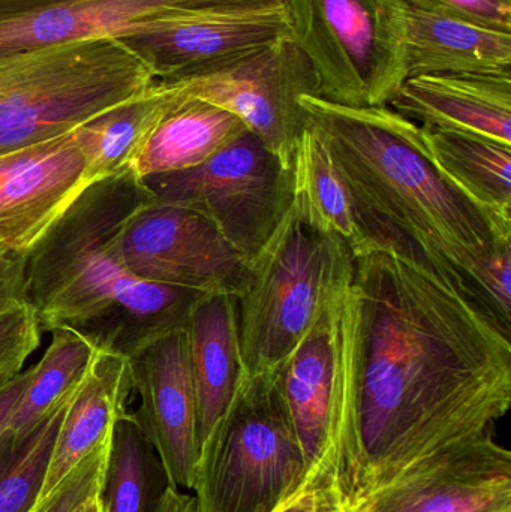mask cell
Returning <instances> with one entry per match:
<instances>
[{"label": "cell", "mask_w": 511, "mask_h": 512, "mask_svg": "<svg viewBox=\"0 0 511 512\" xmlns=\"http://www.w3.org/2000/svg\"><path fill=\"white\" fill-rule=\"evenodd\" d=\"M359 376L324 480L348 511L434 451L495 429L511 406V333L392 252L354 255Z\"/></svg>", "instance_id": "6da1fadb"}, {"label": "cell", "mask_w": 511, "mask_h": 512, "mask_svg": "<svg viewBox=\"0 0 511 512\" xmlns=\"http://www.w3.org/2000/svg\"><path fill=\"white\" fill-rule=\"evenodd\" d=\"M300 104L350 192L362 252H392L506 322L479 271L511 242V222L453 186L426 155L422 128L389 105L348 107L320 96H302Z\"/></svg>", "instance_id": "7a4b0ae2"}, {"label": "cell", "mask_w": 511, "mask_h": 512, "mask_svg": "<svg viewBox=\"0 0 511 512\" xmlns=\"http://www.w3.org/2000/svg\"><path fill=\"white\" fill-rule=\"evenodd\" d=\"M150 200L131 171L101 180L24 255L23 298L42 331L72 328L102 351L129 357L143 343L185 327L212 292L138 279L117 252V231Z\"/></svg>", "instance_id": "3957f363"}, {"label": "cell", "mask_w": 511, "mask_h": 512, "mask_svg": "<svg viewBox=\"0 0 511 512\" xmlns=\"http://www.w3.org/2000/svg\"><path fill=\"white\" fill-rule=\"evenodd\" d=\"M236 297L246 375L273 372L294 351L327 304L354 279V254L344 239L324 233L290 210Z\"/></svg>", "instance_id": "277c9868"}, {"label": "cell", "mask_w": 511, "mask_h": 512, "mask_svg": "<svg viewBox=\"0 0 511 512\" xmlns=\"http://www.w3.org/2000/svg\"><path fill=\"white\" fill-rule=\"evenodd\" d=\"M155 83L116 39L0 57V155L71 131Z\"/></svg>", "instance_id": "5b68a950"}, {"label": "cell", "mask_w": 511, "mask_h": 512, "mask_svg": "<svg viewBox=\"0 0 511 512\" xmlns=\"http://www.w3.org/2000/svg\"><path fill=\"white\" fill-rule=\"evenodd\" d=\"M312 474L267 372L243 381L201 442L191 492L198 512H275Z\"/></svg>", "instance_id": "8992f818"}, {"label": "cell", "mask_w": 511, "mask_h": 512, "mask_svg": "<svg viewBox=\"0 0 511 512\" xmlns=\"http://www.w3.org/2000/svg\"><path fill=\"white\" fill-rule=\"evenodd\" d=\"M291 39L321 96L348 107L389 104L407 80L405 0H282Z\"/></svg>", "instance_id": "52a82bcc"}, {"label": "cell", "mask_w": 511, "mask_h": 512, "mask_svg": "<svg viewBox=\"0 0 511 512\" xmlns=\"http://www.w3.org/2000/svg\"><path fill=\"white\" fill-rule=\"evenodd\" d=\"M141 182L155 203L176 204L209 219L248 262L260 254L293 203V168L249 131L198 167Z\"/></svg>", "instance_id": "ba28073f"}, {"label": "cell", "mask_w": 511, "mask_h": 512, "mask_svg": "<svg viewBox=\"0 0 511 512\" xmlns=\"http://www.w3.org/2000/svg\"><path fill=\"white\" fill-rule=\"evenodd\" d=\"M359 354L360 298L353 279L272 372L311 472L326 474L336 433L356 393Z\"/></svg>", "instance_id": "9c48e42d"}, {"label": "cell", "mask_w": 511, "mask_h": 512, "mask_svg": "<svg viewBox=\"0 0 511 512\" xmlns=\"http://www.w3.org/2000/svg\"><path fill=\"white\" fill-rule=\"evenodd\" d=\"M162 84L230 111L288 168L309 126L300 98L321 96L315 66L291 38L213 74Z\"/></svg>", "instance_id": "30bf717a"}, {"label": "cell", "mask_w": 511, "mask_h": 512, "mask_svg": "<svg viewBox=\"0 0 511 512\" xmlns=\"http://www.w3.org/2000/svg\"><path fill=\"white\" fill-rule=\"evenodd\" d=\"M125 267L138 279L239 297L251 279L237 254L209 219L176 204H141L116 234Z\"/></svg>", "instance_id": "8fae6325"}, {"label": "cell", "mask_w": 511, "mask_h": 512, "mask_svg": "<svg viewBox=\"0 0 511 512\" xmlns=\"http://www.w3.org/2000/svg\"><path fill=\"white\" fill-rule=\"evenodd\" d=\"M278 6L282 0H0V57L119 39L213 12Z\"/></svg>", "instance_id": "7c38bea8"}, {"label": "cell", "mask_w": 511, "mask_h": 512, "mask_svg": "<svg viewBox=\"0 0 511 512\" xmlns=\"http://www.w3.org/2000/svg\"><path fill=\"white\" fill-rule=\"evenodd\" d=\"M495 429L414 463L345 512H495L511 508V453Z\"/></svg>", "instance_id": "4fadbf2b"}, {"label": "cell", "mask_w": 511, "mask_h": 512, "mask_svg": "<svg viewBox=\"0 0 511 512\" xmlns=\"http://www.w3.org/2000/svg\"><path fill=\"white\" fill-rule=\"evenodd\" d=\"M291 38L284 6L236 9L174 21L116 39L156 81L174 83L236 65Z\"/></svg>", "instance_id": "5bb4252c"}, {"label": "cell", "mask_w": 511, "mask_h": 512, "mask_svg": "<svg viewBox=\"0 0 511 512\" xmlns=\"http://www.w3.org/2000/svg\"><path fill=\"white\" fill-rule=\"evenodd\" d=\"M128 360L138 400L132 418L155 448L168 483L192 490L200 433L186 328L143 343Z\"/></svg>", "instance_id": "9a60e30c"}, {"label": "cell", "mask_w": 511, "mask_h": 512, "mask_svg": "<svg viewBox=\"0 0 511 512\" xmlns=\"http://www.w3.org/2000/svg\"><path fill=\"white\" fill-rule=\"evenodd\" d=\"M74 129L0 155V246L6 252L26 255L93 185Z\"/></svg>", "instance_id": "2e32d148"}, {"label": "cell", "mask_w": 511, "mask_h": 512, "mask_svg": "<svg viewBox=\"0 0 511 512\" xmlns=\"http://www.w3.org/2000/svg\"><path fill=\"white\" fill-rule=\"evenodd\" d=\"M387 105L422 128L474 132L511 144V75L408 77Z\"/></svg>", "instance_id": "e0dca14e"}, {"label": "cell", "mask_w": 511, "mask_h": 512, "mask_svg": "<svg viewBox=\"0 0 511 512\" xmlns=\"http://www.w3.org/2000/svg\"><path fill=\"white\" fill-rule=\"evenodd\" d=\"M405 68L407 78L446 74L511 75V32L407 3Z\"/></svg>", "instance_id": "ac0fdd59"}, {"label": "cell", "mask_w": 511, "mask_h": 512, "mask_svg": "<svg viewBox=\"0 0 511 512\" xmlns=\"http://www.w3.org/2000/svg\"><path fill=\"white\" fill-rule=\"evenodd\" d=\"M159 84L164 104L129 162L138 179L198 167L248 131L230 111Z\"/></svg>", "instance_id": "d6986e66"}, {"label": "cell", "mask_w": 511, "mask_h": 512, "mask_svg": "<svg viewBox=\"0 0 511 512\" xmlns=\"http://www.w3.org/2000/svg\"><path fill=\"white\" fill-rule=\"evenodd\" d=\"M131 397L128 357L99 349L63 415L39 499L53 492L93 448L111 438L117 421L131 411Z\"/></svg>", "instance_id": "ffe728a7"}, {"label": "cell", "mask_w": 511, "mask_h": 512, "mask_svg": "<svg viewBox=\"0 0 511 512\" xmlns=\"http://www.w3.org/2000/svg\"><path fill=\"white\" fill-rule=\"evenodd\" d=\"M201 442L225 414L248 375L240 348L236 295L212 292L185 325Z\"/></svg>", "instance_id": "44dd1931"}, {"label": "cell", "mask_w": 511, "mask_h": 512, "mask_svg": "<svg viewBox=\"0 0 511 512\" xmlns=\"http://www.w3.org/2000/svg\"><path fill=\"white\" fill-rule=\"evenodd\" d=\"M422 141L432 164L453 186L486 212L511 222L510 143L474 132L428 128H422Z\"/></svg>", "instance_id": "7402d4cb"}, {"label": "cell", "mask_w": 511, "mask_h": 512, "mask_svg": "<svg viewBox=\"0 0 511 512\" xmlns=\"http://www.w3.org/2000/svg\"><path fill=\"white\" fill-rule=\"evenodd\" d=\"M293 207L312 227L344 239L354 255L365 249L350 192L333 164L326 143L311 125L303 132L294 156Z\"/></svg>", "instance_id": "603a6c76"}, {"label": "cell", "mask_w": 511, "mask_h": 512, "mask_svg": "<svg viewBox=\"0 0 511 512\" xmlns=\"http://www.w3.org/2000/svg\"><path fill=\"white\" fill-rule=\"evenodd\" d=\"M164 99V89L156 81L141 95L96 114L74 129L93 185L128 171L129 162L155 123Z\"/></svg>", "instance_id": "cb8c5ba5"}, {"label": "cell", "mask_w": 511, "mask_h": 512, "mask_svg": "<svg viewBox=\"0 0 511 512\" xmlns=\"http://www.w3.org/2000/svg\"><path fill=\"white\" fill-rule=\"evenodd\" d=\"M168 484L155 448L129 411L111 433L101 495L104 512H152Z\"/></svg>", "instance_id": "d4e9b609"}, {"label": "cell", "mask_w": 511, "mask_h": 512, "mask_svg": "<svg viewBox=\"0 0 511 512\" xmlns=\"http://www.w3.org/2000/svg\"><path fill=\"white\" fill-rule=\"evenodd\" d=\"M50 333L51 343L33 366L32 379L6 427L9 432H26L71 396L98 354V346L72 328L60 327Z\"/></svg>", "instance_id": "484cf974"}, {"label": "cell", "mask_w": 511, "mask_h": 512, "mask_svg": "<svg viewBox=\"0 0 511 512\" xmlns=\"http://www.w3.org/2000/svg\"><path fill=\"white\" fill-rule=\"evenodd\" d=\"M75 391L26 432L0 435V512H30L41 498L54 441Z\"/></svg>", "instance_id": "4316f807"}, {"label": "cell", "mask_w": 511, "mask_h": 512, "mask_svg": "<svg viewBox=\"0 0 511 512\" xmlns=\"http://www.w3.org/2000/svg\"><path fill=\"white\" fill-rule=\"evenodd\" d=\"M42 331L35 310L21 300L0 312V385L23 372L41 345Z\"/></svg>", "instance_id": "83f0119b"}, {"label": "cell", "mask_w": 511, "mask_h": 512, "mask_svg": "<svg viewBox=\"0 0 511 512\" xmlns=\"http://www.w3.org/2000/svg\"><path fill=\"white\" fill-rule=\"evenodd\" d=\"M110 442L111 438L93 448L30 512H75L90 498L99 495L104 487Z\"/></svg>", "instance_id": "f1b7e54d"}, {"label": "cell", "mask_w": 511, "mask_h": 512, "mask_svg": "<svg viewBox=\"0 0 511 512\" xmlns=\"http://www.w3.org/2000/svg\"><path fill=\"white\" fill-rule=\"evenodd\" d=\"M408 5L438 9L495 29L511 32V0H405Z\"/></svg>", "instance_id": "f546056e"}, {"label": "cell", "mask_w": 511, "mask_h": 512, "mask_svg": "<svg viewBox=\"0 0 511 512\" xmlns=\"http://www.w3.org/2000/svg\"><path fill=\"white\" fill-rule=\"evenodd\" d=\"M479 282L511 327V242L501 245L483 262Z\"/></svg>", "instance_id": "4dcf8cb0"}, {"label": "cell", "mask_w": 511, "mask_h": 512, "mask_svg": "<svg viewBox=\"0 0 511 512\" xmlns=\"http://www.w3.org/2000/svg\"><path fill=\"white\" fill-rule=\"evenodd\" d=\"M24 256L0 255V312L23 300Z\"/></svg>", "instance_id": "1f68e13d"}, {"label": "cell", "mask_w": 511, "mask_h": 512, "mask_svg": "<svg viewBox=\"0 0 511 512\" xmlns=\"http://www.w3.org/2000/svg\"><path fill=\"white\" fill-rule=\"evenodd\" d=\"M33 366L18 373L11 381L0 385V435L8 427L9 420L14 414L15 408L20 403L30 379H32Z\"/></svg>", "instance_id": "d6a6232c"}, {"label": "cell", "mask_w": 511, "mask_h": 512, "mask_svg": "<svg viewBox=\"0 0 511 512\" xmlns=\"http://www.w3.org/2000/svg\"><path fill=\"white\" fill-rule=\"evenodd\" d=\"M323 480V475L320 472H315L309 478L308 483L275 512H314L315 505H317L318 490H320Z\"/></svg>", "instance_id": "836d02e7"}, {"label": "cell", "mask_w": 511, "mask_h": 512, "mask_svg": "<svg viewBox=\"0 0 511 512\" xmlns=\"http://www.w3.org/2000/svg\"><path fill=\"white\" fill-rule=\"evenodd\" d=\"M152 512H198L197 501L192 493L168 484Z\"/></svg>", "instance_id": "e575fe53"}, {"label": "cell", "mask_w": 511, "mask_h": 512, "mask_svg": "<svg viewBox=\"0 0 511 512\" xmlns=\"http://www.w3.org/2000/svg\"><path fill=\"white\" fill-rule=\"evenodd\" d=\"M314 512H345L335 495L327 489L324 480L321 483L320 490H318L317 505H315Z\"/></svg>", "instance_id": "d590c367"}, {"label": "cell", "mask_w": 511, "mask_h": 512, "mask_svg": "<svg viewBox=\"0 0 511 512\" xmlns=\"http://www.w3.org/2000/svg\"><path fill=\"white\" fill-rule=\"evenodd\" d=\"M102 492L99 495L93 496L90 498L86 504L81 505L75 512H104V508H102Z\"/></svg>", "instance_id": "8d00e7d4"}, {"label": "cell", "mask_w": 511, "mask_h": 512, "mask_svg": "<svg viewBox=\"0 0 511 512\" xmlns=\"http://www.w3.org/2000/svg\"><path fill=\"white\" fill-rule=\"evenodd\" d=\"M3 254H11V252H6L5 249H3L2 246H0V255Z\"/></svg>", "instance_id": "74e56055"}, {"label": "cell", "mask_w": 511, "mask_h": 512, "mask_svg": "<svg viewBox=\"0 0 511 512\" xmlns=\"http://www.w3.org/2000/svg\"><path fill=\"white\" fill-rule=\"evenodd\" d=\"M495 512H511V508H507V510L495 511Z\"/></svg>", "instance_id": "f35d334b"}]
</instances>
